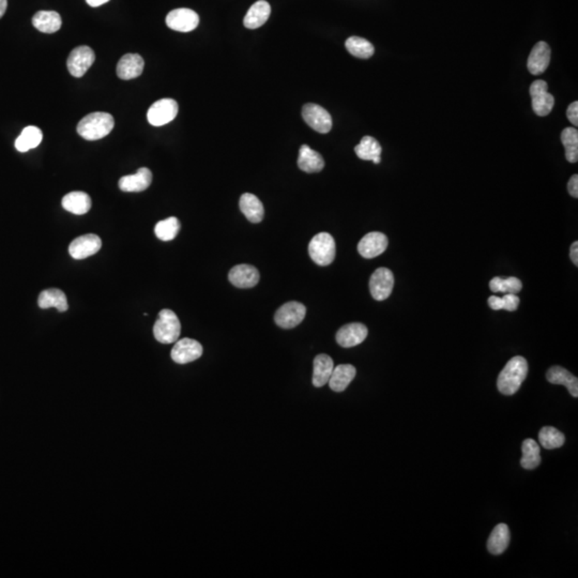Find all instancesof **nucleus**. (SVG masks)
Wrapping results in <instances>:
<instances>
[{
	"instance_id": "1",
	"label": "nucleus",
	"mask_w": 578,
	"mask_h": 578,
	"mask_svg": "<svg viewBox=\"0 0 578 578\" xmlns=\"http://www.w3.org/2000/svg\"><path fill=\"white\" fill-rule=\"evenodd\" d=\"M528 375V362L523 357L511 359L501 370L497 379V387L504 395L515 394Z\"/></svg>"
},
{
	"instance_id": "2",
	"label": "nucleus",
	"mask_w": 578,
	"mask_h": 578,
	"mask_svg": "<svg viewBox=\"0 0 578 578\" xmlns=\"http://www.w3.org/2000/svg\"><path fill=\"white\" fill-rule=\"evenodd\" d=\"M115 120L109 113L97 111L84 117L78 124V133L86 141H98L111 133Z\"/></svg>"
},
{
	"instance_id": "3",
	"label": "nucleus",
	"mask_w": 578,
	"mask_h": 578,
	"mask_svg": "<svg viewBox=\"0 0 578 578\" xmlns=\"http://www.w3.org/2000/svg\"><path fill=\"white\" fill-rule=\"evenodd\" d=\"M181 332V324L177 315L172 310L161 311L157 322L153 326V335L157 342L162 344L176 343Z\"/></svg>"
},
{
	"instance_id": "4",
	"label": "nucleus",
	"mask_w": 578,
	"mask_h": 578,
	"mask_svg": "<svg viewBox=\"0 0 578 578\" xmlns=\"http://www.w3.org/2000/svg\"><path fill=\"white\" fill-rule=\"evenodd\" d=\"M337 253L335 241L328 232H320L312 238L309 245V254L318 266H329L333 263Z\"/></svg>"
},
{
	"instance_id": "5",
	"label": "nucleus",
	"mask_w": 578,
	"mask_h": 578,
	"mask_svg": "<svg viewBox=\"0 0 578 578\" xmlns=\"http://www.w3.org/2000/svg\"><path fill=\"white\" fill-rule=\"evenodd\" d=\"M178 103L173 99H161L148 109L147 119L153 126L170 124L178 115Z\"/></svg>"
},
{
	"instance_id": "6",
	"label": "nucleus",
	"mask_w": 578,
	"mask_h": 578,
	"mask_svg": "<svg viewBox=\"0 0 578 578\" xmlns=\"http://www.w3.org/2000/svg\"><path fill=\"white\" fill-rule=\"evenodd\" d=\"M305 315H307V307L302 303L291 301L282 305L276 311L274 322L278 327L283 329H293L303 322Z\"/></svg>"
},
{
	"instance_id": "7",
	"label": "nucleus",
	"mask_w": 578,
	"mask_h": 578,
	"mask_svg": "<svg viewBox=\"0 0 578 578\" xmlns=\"http://www.w3.org/2000/svg\"><path fill=\"white\" fill-rule=\"evenodd\" d=\"M95 52L89 46H78L71 52L67 60L69 72L74 78H82L95 63Z\"/></svg>"
},
{
	"instance_id": "8",
	"label": "nucleus",
	"mask_w": 578,
	"mask_h": 578,
	"mask_svg": "<svg viewBox=\"0 0 578 578\" xmlns=\"http://www.w3.org/2000/svg\"><path fill=\"white\" fill-rule=\"evenodd\" d=\"M529 92L533 99V111L537 116H547L555 105V98L549 93L547 82L542 80H535L530 86Z\"/></svg>"
},
{
	"instance_id": "9",
	"label": "nucleus",
	"mask_w": 578,
	"mask_h": 578,
	"mask_svg": "<svg viewBox=\"0 0 578 578\" xmlns=\"http://www.w3.org/2000/svg\"><path fill=\"white\" fill-rule=\"evenodd\" d=\"M303 120L318 133H329L332 129V117L320 105L309 103L302 109Z\"/></svg>"
},
{
	"instance_id": "10",
	"label": "nucleus",
	"mask_w": 578,
	"mask_h": 578,
	"mask_svg": "<svg viewBox=\"0 0 578 578\" xmlns=\"http://www.w3.org/2000/svg\"><path fill=\"white\" fill-rule=\"evenodd\" d=\"M394 276L388 268H378L370 278V291L377 301H384L392 293Z\"/></svg>"
},
{
	"instance_id": "11",
	"label": "nucleus",
	"mask_w": 578,
	"mask_h": 578,
	"mask_svg": "<svg viewBox=\"0 0 578 578\" xmlns=\"http://www.w3.org/2000/svg\"><path fill=\"white\" fill-rule=\"evenodd\" d=\"M199 24V16L195 11L180 8L170 11L166 16V25L170 30L180 32H190Z\"/></svg>"
},
{
	"instance_id": "12",
	"label": "nucleus",
	"mask_w": 578,
	"mask_h": 578,
	"mask_svg": "<svg viewBox=\"0 0 578 578\" xmlns=\"http://www.w3.org/2000/svg\"><path fill=\"white\" fill-rule=\"evenodd\" d=\"M203 346L199 342L192 339H182L177 341L173 347L170 357L178 364H186L201 358Z\"/></svg>"
},
{
	"instance_id": "13",
	"label": "nucleus",
	"mask_w": 578,
	"mask_h": 578,
	"mask_svg": "<svg viewBox=\"0 0 578 578\" xmlns=\"http://www.w3.org/2000/svg\"><path fill=\"white\" fill-rule=\"evenodd\" d=\"M368 334L366 326L360 322H353L345 324L337 331V342L343 348H351L366 341Z\"/></svg>"
},
{
	"instance_id": "14",
	"label": "nucleus",
	"mask_w": 578,
	"mask_h": 578,
	"mask_svg": "<svg viewBox=\"0 0 578 578\" xmlns=\"http://www.w3.org/2000/svg\"><path fill=\"white\" fill-rule=\"evenodd\" d=\"M388 247V238L379 232H368L360 240L358 252L364 258H375L381 255Z\"/></svg>"
},
{
	"instance_id": "15",
	"label": "nucleus",
	"mask_w": 578,
	"mask_h": 578,
	"mask_svg": "<svg viewBox=\"0 0 578 578\" xmlns=\"http://www.w3.org/2000/svg\"><path fill=\"white\" fill-rule=\"evenodd\" d=\"M101 247L99 236L88 234L73 240L69 247V253L74 259H85L98 253Z\"/></svg>"
},
{
	"instance_id": "16",
	"label": "nucleus",
	"mask_w": 578,
	"mask_h": 578,
	"mask_svg": "<svg viewBox=\"0 0 578 578\" xmlns=\"http://www.w3.org/2000/svg\"><path fill=\"white\" fill-rule=\"evenodd\" d=\"M549 63H551V47L546 42H537L528 57V70L533 76H540L548 68Z\"/></svg>"
},
{
	"instance_id": "17",
	"label": "nucleus",
	"mask_w": 578,
	"mask_h": 578,
	"mask_svg": "<svg viewBox=\"0 0 578 578\" xmlns=\"http://www.w3.org/2000/svg\"><path fill=\"white\" fill-rule=\"evenodd\" d=\"M258 270L251 265H238L234 267L228 274V280L232 285L238 288H252L259 282Z\"/></svg>"
},
{
	"instance_id": "18",
	"label": "nucleus",
	"mask_w": 578,
	"mask_h": 578,
	"mask_svg": "<svg viewBox=\"0 0 578 578\" xmlns=\"http://www.w3.org/2000/svg\"><path fill=\"white\" fill-rule=\"evenodd\" d=\"M145 61L138 54L122 56L117 65V76L121 80H129L142 76Z\"/></svg>"
},
{
	"instance_id": "19",
	"label": "nucleus",
	"mask_w": 578,
	"mask_h": 578,
	"mask_svg": "<svg viewBox=\"0 0 578 578\" xmlns=\"http://www.w3.org/2000/svg\"><path fill=\"white\" fill-rule=\"evenodd\" d=\"M153 182V173L146 167H142L134 175L124 176L119 180V189L124 192H143L151 186Z\"/></svg>"
},
{
	"instance_id": "20",
	"label": "nucleus",
	"mask_w": 578,
	"mask_h": 578,
	"mask_svg": "<svg viewBox=\"0 0 578 578\" xmlns=\"http://www.w3.org/2000/svg\"><path fill=\"white\" fill-rule=\"evenodd\" d=\"M298 167L309 174L322 172L324 167V157L309 146L302 145L298 157Z\"/></svg>"
},
{
	"instance_id": "21",
	"label": "nucleus",
	"mask_w": 578,
	"mask_h": 578,
	"mask_svg": "<svg viewBox=\"0 0 578 578\" xmlns=\"http://www.w3.org/2000/svg\"><path fill=\"white\" fill-rule=\"evenodd\" d=\"M357 370L355 366L351 364H341L333 368L331 376H330V389L334 392H343L348 387L349 384L356 377Z\"/></svg>"
},
{
	"instance_id": "22",
	"label": "nucleus",
	"mask_w": 578,
	"mask_h": 578,
	"mask_svg": "<svg viewBox=\"0 0 578 578\" xmlns=\"http://www.w3.org/2000/svg\"><path fill=\"white\" fill-rule=\"evenodd\" d=\"M239 207L241 212L251 223H260L264 219L265 209L258 197L251 193H245L240 197Z\"/></svg>"
},
{
	"instance_id": "23",
	"label": "nucleus",
	"mask_w": 578,
	"mask_h": 578,
	"mask_svg": "<svg viewBox=\"0 0 578 578\" xmlns=\"http://www.w3.org/2000/svg\"><path fill=\"white\" fill-rule=\"evenodd\" d=\"M271 13V7L265 0H259L249 8L243 20L247 30H257L268 21Z\"/></svg>"
},
{
	"instance_id": "24",
	"label": "nucleus",
	"mask_w": 578,
	"mask_h": 578,
	"mask_svg": "<svg viewBox=\"0 0 578 578\" xmlns=\"http://www.w3.org/2000/svg\"><path fill=\"white\" fill-rule=\"evenodd\" d=\"M546 379L553 385H562L568 388L572 397H578V379L562 366H553L546 373Z\"/></svg>"
},
{
	"instance_id": "25",
	"label": "nucleus",
	"mask_w": 578,
	"mask_h": 578,
	"mask_svg": "<svg viewBox=\"0 0 578 578\" xmlns=\"http://www.w3.org/2000/svg\"><path fill=\"white\" fill-rule=\"evenodd\" d=\"M63 207L65 210L82 216L91 209V199L85 192H71L63 199Z\"/></svg>"
},
{
	"instance_id": "26",
	"label": "nucleus",
	"mask_w": 578,
	"mask_h": 578,
	"mask_svg": "<svg viewBox=\"0 0 578 578\" xmlns=\"http://www.w3.org/2000/svg\"><path fill=\"white\" fill-rule=\"evenodd\" d=\"M314 370H313V385L316 388L324 387L329 381L330 376L333 372L334 363L331 357L328 355H318L314 359Z\"/></svg>"
},
{
	"instance_id": "27",
	"label": "nucleus",
	"mask_w": 578,
	"mask_h": 578,
	"mask_svg": "<svg viewBox=\"0 0 578 578\" xmlns=\"http://www.w3.org/2000/svg\"><path fill=\"white\" fill-rule=\"evenodd\" d=\"M38 304L43 310L55 307L60 313L66 312L69 309L67 296L58 288H49L42 291L38 298Z\"/></svg>"
},
{
	"instance_id": "28",
	"label": "nucleus",
	"mask_w": 578,
	"mask_h": 578,
	"mask_svg": "<svg viewBox=\"0 0 578 578\" xmlns=\"http://www.w3.org/2000/svg\"><path fill=\"white\" fill-rule=\"evenodd\" d=\"M61 16L55 11H39L32 17L34 28L44 34H54L60 30Z\"/></svg>"
},
{
	"instance_id": "29",
	"label": "nucleus",
	"mask_w": 578,
	"mask_h": 578,
	"mask_svg": "<svg viewBox=\"0 0 578 578\" xmlns=\"http://www.w3.org/2000/svg\"><path fill=\"white\" fill-rule=\"evenodd\" d=\"M510 530L506 524H499L493 528L487 540V549L493 555H501L506 552L510 543Z\"/></svg>"
},
{
	"instance_id": "30",
	"label": "nucleus",
	"mask_w": 578,
	"mask_h": 578,
	"mask_svg": "<svg viewBox=\"0 0 578 578\" xmlns=\"http://www.w3.org/2000/svg\"><path fill=\"white\" fill-rule=\"evenodd\" d=\"M355 153L359 159L364 161H373L375 164L381 162L382 148L377 140L372 136H364L360 144L355 148Z\"/></svg>"
},
{
	"instance_id": "31",
	"label": "nucleus",
	"mask_w": 578,
	"mask_h": 578,
	"mask_svg": "<svg viewBox=\"0 0 578 578\" xmlns=\"http://www.w3.org/2000/svg\"><path fill=\"white\" fill-rule=\"evenodd\" d=\"M43 140V133L36 126H30L23 130L22 133L15 141V148L20 153H27L30 149L38 147Z\"/></svg>"
},
{
	"instance_id": "32",
	"label": "nucleus",
	"mask_w": 578,
	"mask_h": 578,
	"mask_svg": "<svg viewBox=\"0 0 578 578\" xmlns=\"http://www.w3.org/2000/svg\"><path fill=\"white\" fill-rule=\"evenodd\" d=\"M523 458L520 460V466L524 469L533 470L541 464V451L540 445L533 439H526L522 445Z\"/></svg>"
},
{
	"instance_id": "33",
	"label": "nucleus",
	"mask_w": 578,
	"mask_h": 578,
	"mask_svg": "<svg viewBox=\"0 0 578 578\" xmlns=\"http://www.w3.org/2000/svg\"><path fill=\"white\" fill-rule=\"evenodd\" d=\"M345 46L351 55L361 59L370 58L375 53L374 45L360 36H351L345 42Z\"/></svg>"
},
{
	"instance_id": "34",
	"label": "nucleus",
	"mask_w": 578,
	"mask_h": 578,
	"mask_svg": "<svg viewBox=\"0 0 578 578\" xmlns=\"http://www.w3.org/2000/svg\"><path fill=\"white\" fill-rule=\"evenodd\" d=\"M539 441L541 445L547 450L562 447L566 443V436L553 426H544L540 431Z\"/></svg>"
},
{
	"instance_id": "35",
	"label": "nucleus",
	"mask_w": 578,
	"mask_h": 578,
	"mask_svg": "<svg viewBox=\"0 0 578 578\" xmlns=\"http://www.w3.org/2000/svg\"><path fill=\"white\" fill-rule=\"evenodd\" d=\"M562 142L566 148V160L570 163L578 161V131L576 128H566L562 133Z\"/></svg>"
},
{
	"instance_id": "36",
	"label": "nucleus",
	"mask_w": 578,
	"mask_h": 578,
	"mask_svg": "<svg viewBox=\"0 0 578 578\" xmlns=\"http://www.w3.org/2000/svg\"><path fill=\"white\" fill-rule=\"evenodd\" d=\"M489 288L493 293H518L523 288V284L518 278L511 276L508 278H491L489 282Z\"/></svg>"
},
{
	"instance_id": "37",
	"label": "nucleus",
	"mask_w": 578,
	"mask_h": 578,
	"mask_svg": "<svg viewBox=\"0 0 578 578\" xmlns=\"http://www.w3.org/2000/svg\"><path fill=\"white\" fill-rule=\"evenodd\" d=\"M180 230V222L175 216L160 221L155 227V236L162 241L174 240Z\"/></svg>"
},
{
	"instance_id": "38",
	"label": "nucleus",
	"mask_w": 578,
	"mask_h": 578,
	"mask_svg": "<svg viewBox=\"0 0 578 578\" xmlns=\"http://www.w3.org/2000/svg\"><path fill=\"white\" fill-rule=\"evenodd\" d=\"M501 299H502V310L509 311V312H514V311L518 310L520 300L515 293H504Z\"/></svg>"
},
{
	"instance_id": "39",
	"label": "nucleus",
	"mask_w": 578,
	"mask_h": 578,
	"mask_svg": "<svg viewBox=\"0 0 578 578\" xmlns=\"http://www.w3.org/2000/svg\"><path fill=\"white\" fill-rule=\"evenodd\" d=\"M566 116H568V120L571 121V124H574V126H578V102L575 101L570 104V107H568V111H566Z\"/></svg>"
},
{
	"instance_id": "40",
	"label": "nucleus",
	"mask_w": 578,
	"mask_h": 578,
	"mask_svg": "<svg viewBox=\"0 0 578 578\" xmlns=\"http://www.w3.org/2000/svg\"><path fill=\"white\" fill-rule=\"evenodd\" d=\"M568 193L571 194V197H573L574 199H577L578 197V176L577 175H573L571 177V179L568 181Z\"/></svg>"
},
{
	"instance_id": "41",
	"label": "nucleus",
	"mask_w": 578,
	"mask_h": 578,
	"mask_svg": "<svg viewBox=\"0 0 578 578\" xmlns=\"http://www.w3.org/2000/svg\"><path fill=\"white\" fill-rule=\"evenodd\" d=\"M489 305L491 310H502V299H501V297H498V296H491V297L489 298Z\"/></svg>"
},
{
	"instance_id": "42",
	"label": "nucleus",
	"mask_w": 578,
	"mask_h": 578,
	"mask_svg": "<svg viewBox=\"0 0 578 578\" xmlns=\"http://www.w3.org/2000/svg\"><path fill=\"white\" fill-rule=\"evenodd\" d=\"M570 256H571L572 262L573 264L575 265L576 267L578 266V242H574L573 245H571V252H570Z\"/></svg>"
},
{
	"instance_id": "43",
	"label": "nucleus",
	"mask_w": 578,
	"mask_h": 578,
	"mask_svg": "<svg viewBox=\"0 0 578 578\" xmlns=\"http://www.w3.org/2000/svg\"><path fill=\"white\" fill-rule=\"evenodd\" d=\"M109 0H86V3L90 5V7H100V5H104V3H109Z\"/></svg>"
},
{
	"instance_id": "44",
	"label": "nucleus",
	"mask_w": 578,
	"mask_h": 578,
	"mask_svg": "<svg viewBox=\"0 0 578 578\" xmlns=\"http://www.w3.org/2000/svg\"><path fill=\"white\" fill-rule=\"evenodd\" d=\"M8 0H0V19L5 15V10H7Z\"/></svg>"
}]
</instances>
